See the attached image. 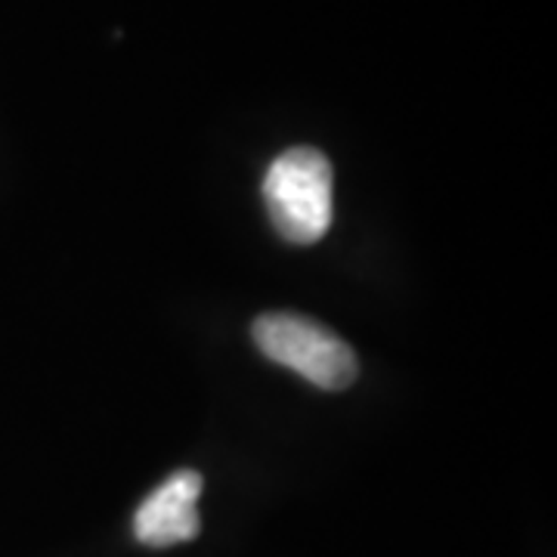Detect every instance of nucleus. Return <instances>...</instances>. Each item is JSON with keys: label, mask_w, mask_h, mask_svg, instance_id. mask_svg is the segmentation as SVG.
Instances as JSON below:
<instances>
[{"label": "nucleus", "mask_w": 557, "mask_h": 557, "mask_svg": "<svg viewBox=\"0 0 557 557\" xmlns=\"http://www.w3.org/2000/svg\"><path fill=\"white\" fill-rule=\"evenodd\" d=\"M332 164L319 149H285L263 177L267 214L278 236L292 245H317L332 226Z\"/></svg>", "instance_id": "f257e3e1"}, {"label": "nucleus", "mask_w": 557, "mask_h": 557, "mask_svg": "<svg viewBox=\"0 0 557 557\" xmlns=\"http://www.w3.org/2000/svg\"><path fill=\"white\" fill-rule=\"evenodd\" d=\"M201 474L174 471L156 493L143 498L134 515V536L149 548H171L180 542H193L201 533L199 518Z\"/></svg>", "instance_id": "7ed1b4c3"}, {"label": "nucleus", "mask_w": 557, "mask_h": 557, "mask_svg": "<svg viewBox=\"0 0 557 557\" xmlns=\"http://www.w3.org/2000/svg\"><path fill=\"white\" fill-rule=\"evenodd\" d=\"M251 338L263 357L298 372L322 391H347L359 375L354 347L317 319L263 313L251 325Z\"/></svg>", "instance_id": "f03ea898"}]
</instances>
